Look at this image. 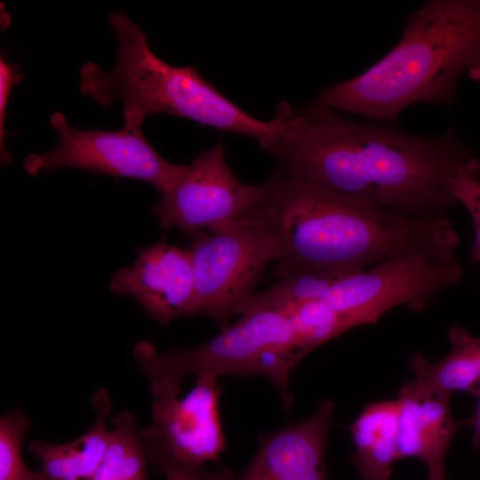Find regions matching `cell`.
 Returning a JSON list of instances; mask_svg holds the SVG:
<instances>
[{"label":"cell","mask_w":480,"mask_h":480,"mask_svg":"<svg viewBox=\"0 0 480 480\" xmlns=\"http://www.w3.org/2000/svg\"><path fill=\"white\" fill-rule=\"evenodd\" d=\"M109 287L116 295H132L149 316L167 325L180 316H188L194 292L192 254L165 241L140 248L132 267L114 273Z\"/></svg>","instance_id":"cell-10"},{"label":"cell","mask_w":480,"mask_h":480,"mask_svg":"<svg viewBox=\"0 0 480 480\" xmlns=\"http://www.w3.org/2000/svg\"><path fill=\"white\" fill-rule=\"evenodd\" d=\"M468 74L473 80L480 82V50L468 68Z\"/></svg>","instance_id":"cell-25"},{"label":"cell","mask_w":480,"mask_h":480,"mask_svg":"<svg viewBox=\"0 0 480 480\" xmlns=\"http://www.w3.org/2000/svg\"><path fill=\"white\" fill-rule=\"evenodd\" d=\"M274 309L286 317L305 356L348 330L340 316L322 300L284 305Z\"/></svg>","instance_id":"cell-19"},{"label":"cell","mask_w":480,"mask_h":480,"mask_svg":"<svg viewBox=\"0 0 480 480\" xmlns=\"http://www.w3.org/2000/svg\"><path fill=\"white\" fill-rule=\"evenodd\" d=\"M30 419L13 409L0 418V480H46L41 470H30L22 459L21 444Z\"/></svg>","instance_id":"cell-20"},{"label":"cell","mask_w":480,"mask_h":480,"mask_svg":"<svg viewBox=\"0 0 480 480\" xmlns=\"http://www.w3.org/2000/svg\"><path fill=\"white\" fill-rule=\"evenodd\" d=\"M399 459L415 457L425 463L429 480H445L444 459L460 423L450 410V396H398Z\"/></svg>","instance_id":"cell-13"},{"label":"cell","mask_w":480,"mask_h":480,"mask_svg":"<svg viewBox=\"0 0 480 480\" xmlns=\"http://www.w3.org/2000/svg\"><path fill=\"white\" fill-rule=\"evenodd\" d=\"M480 164L471 155L455 169L451 180V192L457 203H461L474 222L476 238L471 256L480 261Z\"/></svg>","instance_id":"cell-22"},{"label":"cell","mask_w":480,"mask_h":480,"mask_svg":"<svg viewBox=\"0 0 480 480\" xmlns=\"http://www.w3.org/2000/svg\"><path fill=\"white\" fill-rule=\"evenodd\" d=\"M190 236L194 292L188 316H209L222 330L232 314L243 313L276 260V245L268 233L243 220L211 234Z\"/></svg>","instance_id":"cell-6"},{"label":"cell","mask_w":480,"mask_h":480,"mask_svg":"<svg viewBox=\"0 0 480 480\" xmlns=\"http://www.w3.org/2000/svg\"><path fill=\"white\" fill-rule=\"evenodd\" d=\"M133 355L155 398L178 397L188 376L261 374L280 388L285 407L292 402L290 372L305 356L286 317L267 307H248L238 321L201 346L159 353L152 342L140 341Z\"/></svg>","instance_id":"cell-5"},{"label":"cell","mask_w":480,"mask_h":480,"mask_svg":"<svg viewBox=\"0 0 480 480\" xmlns=\"http://www.w3.org/2000/svg\"><path fill=\"white\" fill-rule=\"evenodd\" d=\"M180 181L153 208L162 228L178 227L191 235L233 224L265 197V186L239 181L228 168L221 141L202 152Z\"/></svg>","instance_id":"cell-9"},{"label":"cell","mask_w":480,"mask_h":480,"mask_svg":"<svg viewBox=\"0 0 480 480\" xmlns=\"http://www.w3.org/2000/svg\"><path fill=\"white\" fill-rule=\"evenodd\" d=\"M112 424L106 452L90 480H148V459L133 413L124 411Z\"/></svg>","instance_id":"cell-18"},{"label":"cell","mask_w":480,"mask_h":480,"mask_svg":"<svg viewBox=\"0 0 480 480\" xmlns=\"http://www.w3.org/2000/svg\"><path fill=\"white\" fill-rule=\"evenodd\" d=\"M24 75L20 72V68L1 56L0 58V159L3 164L12 163V157L9 153L4 140V120L6 107L12 87L17 84L23 78Z\"/></svg>","instance_id":"cell-23"},{"label":"cell","mask_w":480,"mask_h":480,"mask_svg":"<svg viewBox=\"0 0 480 480\" xmlns=\"http://www.w3.org/2000/svg\"><path fill=\"white\" fill-rule=\"evenodd\" d=\"M92 404L96 419L78 438L63 444L28 443V449L40 461L46 480H90L100 465L109 440L106 420L112 404L104 388L94 393Z\"/></svg>","instance_id":"cell-15"},{"label":"cell","mask_w":480,"mask_h":480,"mask_svg":"<svg viewBox=\"0 0 480 480\" xmlns=\"http://www.w3.org/2000/svg\"><path fill=\"white\" fill-rule=\"evenodd\" d=\"M451 352L442 360L430 363L420 354L411 361L414 379L399 389L400 396L437 394L450 396L453 391L480 396V338L453 325L448 332Z\"/></svg>","instance_id":"cell-14"},{"label":"cell","mask_w":480,"mask_h":480,"mask_svg":"<svg viewBox=\"0 0 480 480\" xmlns=\"http://www.w3.org/2000/svg\"><path fill=\"white\" fill-rule=\"evenodd\" d=\"M281 172L411 217L437 219L457 203L456 167L470 156L452 131L418 136L351 122L314 103L292 108L272 153Z\"/></svg>","instance_id":"cell-1"},{"label":"cell","mask_w":480,"mask_h":480,"mask_svg":"<svg viewBox=\"0 0 480 480\" xmlns=\"http://www.w3.org/2000/svg\"><path fill=\"white\" fill-rule=\"evenodd\" d=\"M461 273L454 256L404 254L346 277L322 301L340 316L348 330L375 324L382 314L399 305L421 310L458 283Z\"/></svg>","instance_id":"cell-7"},{"label":"cell","mask_w":480,"mask_h":480,"mask_svg":"<svg viewBox=\"0 0 480 480\" xmlns=\"http://www.w3.org/2000/svg\"><path fill=\"white\" fill-rule=\"evenodd\" d=\"M398 400L366 405L348 426L355 445L352 462L364 480H387L399 460Z\"/></svg>","instance_id":"cell-16"},{"label":"cell","mask_w":480,"mask_h":480,"mask_svg":"<svg viewBox=\"0 0 480 480\" xmlns=\"http://www.w3.org/2000/svg\"><path fill=\"white\" fill-rule=\"evenodd\" d=\"M480 50V0H429L375 65L323 89L312 103L377 121L417 103L452 105L456 82Z\"/></svg>","instance_id":"cell-3"},{"label":"cell","mask_w":480,"mask_h":480,"mask_svg":"<svg viewBox=\"0 0 480 480\" xmlns=\"http://www.w3.org/2000/svg\"><path fill=\"white\" fill-rule=\"evenodd\" d=\"M148 461L154 463L165 480H234L233 472L225 468L206 470L177 457L153 426L140 431Z\"/></svg>","instance_id":"cell-21"},{"label":"cell","mask_w":480,"mask_h":480,"mask_svg":"<svg viewBox=\"0 0 480 480\" xmlns=\"http://www.w3.org/2000/svg\"><path fill=\"white\" fill-rule=\"evenodd\" d=\"M50 124L58 133L59 142L49 152L26 157L24 169L30 175L75 167L140 180L164 196L188 171V165L173 164L163 158L141 129L122 126L116 131L81 130L72 126L61 112L51 116Z\"/></svg>","instance_id":"cell-8"},{"label":"cell","mask_w":480,"mask_h":480,"mask_svg":"<svg viewBox=\"0 0 480 480\" xmlns=\"http://www.w3.org/2000/svg\"><path fill=\"white\" fill-rule=\"evenodd\" d=\"M474 428L472 444L474 449L480 448V396L478 397V403L476 409V412L473 417L467 420Z\"/></svg>","instance_id":"cell-24"},{"label":"cell","mask_w":480,"mask_h":480,"mask_svg":"<svg viewBox=\"0 0 480 480\" xmlns=\"http://www.w3.org/2000/svg\"><path fill=\"white\" fill-rule=\"evenodd\" d=\"M363 269L364 268L359 267H309L300 268L280 277L279 281L269 289L260 293H254L245 308L248 307L274 308L284 305L322 300L334 285Z\"/></svg>","instance_id":"cell-17"},{"label":"cell","mask_w":480,"mask_h":480,"mask_svg":"<svg viewBox=\"0 0 480 480\" xmlns=\"http://www.w3.org/2000/svg\"><path fill=\"white\" fill-rule=\"evenodd\" d=\"M240 219L274 240L278 277L309 267H359L409 253L442 255L454 233L444 218L411 217L284 172Z\"/></svg>","instance_id":"cell-2"},{"label":"cell","mask_w":480,"mask_h":480,"mask_svg":"<svg viewBox=\"0 0 480 480\" xmlns=\"http://www.w3.org/2000/svg\"><path fill=\"white\" fill-rule=\"evenodd\" d=\"M217 376L196 377V385L182 398L156 397L152 425L171 451L182 460L203 466L219 461L225 451L219 416Z\"/></svg>","instance_id":"cell-11"},{"label":"cell","mask_w":480,"mask_h":480,"mask_svg":"<svg viewBox=\"0 0 480 480\" xmlns=\"http://www.w3.org/2000/svg\"><path fill=\"white\" fill-rule=\"evenodd\" d=\"M108 20L117 37L116 64L103 70L86 62L79 72V88L104 108L121 102L124 127L141 129L147 116L165 113L252 137L267 151H275L287 129L292 108L289 103L280 102L273 119L259 120L220 93L192 66H172L157 57L140 27L123 12L110 13Z\"/></svg>","instance_id":"cell-4"},{"label":"cell","mask_w":480,"mask_h":480,"mask_svg":"<svg viewBox=\"0 0 480 480\" xmlns=\"http://www.w3.org/2000/svg\"><path fill=\"white\" fill-rule=\"evenodd\" d=\"M333 408L325 397L310 417L261 435L252 460L234 480H327L325 448Z\"/></svg>","instance_id":"cell-12"}]
</instances>
